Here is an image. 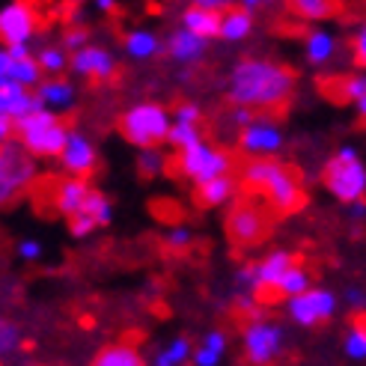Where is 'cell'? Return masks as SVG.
<instances>
[{
    "mask_svg": "<svg viewBox=\"0 0 366 366\" xmlns=\"http://www.w3.org/2000/svg\"><path fill=\"white\" fill-rule=\"evenodd\" d=\"M295 89V75L283 63H274L265 57L239 60L229 71L227 99L242 107H280Z\"/></svg>",
    "mask_w": 366,
    "mask_h": 366,
    "instance_id": "cell-1",
    "label": "cell"
},
{
    "mask_svg": "<svg viewBox=\"0 0 366 366\" xmlns=\"http://www.w3.org/2000/svg\"><path fill=\"white\" fill-rule=\"evenodd\" d=\"M15 137L21 140V146L33 158H57L66 146L69 128L63 125L60 114L42 107V111L15 122Z\"/></svg>",
    "mask_w": 366,
    "mask_h": 366,
    "instance_id": "cell-2",
    "label": "cell"
},
{
    "mask_svg": "<svg viewBox=\"0 0 366 366\" xmlns=\"http://www.w3.org/2000/svg\"><path fill=\"white\" fill-rule=\"evenodd\" d=\"M117 125H119V134L132 146H137V149H149V146L167 143L170 128H173L167 107L152 104V102L128 107V111L119 117Z\"/></svg>",
    "mask_w": 366,
    "mask_h": 366,
    "instance_id": "cell-3",
    "label": "cell"
},
{
    "mask_svg": "<svg viewBox=\"0 0 366 366\" xmlns=\"http://www.w3.org/2000/svg\"><path fill=\"white\" fill-rule=\"evenodd\" d=\"M325 188L331 191L340 203H355L366 194V167L357 158L355 146H342V149L325 164L322 170Z\"/></svg>",
    "mask_w": 366,
    "mask_h": 366,
    "instance_id": "cell-4",
    "label": "cell"
},
{
    "mask_svg": "<svg viewBox=\"0 0 366 366\" xmlns=\"http://www.w3.org/2000/svg\"><path fill=\"white\" fill-rule=\"evenodd\" d=\"M176 167L188 182L203 185V182H209V179H217V176L229 173L232 158L227 152H221V149H214V146H209L206 140H199V143L188 146V149H179Z\"/></svg>",
    "mask_w": 366,
    "mask_h": 366,
    "instance_id": "cell-5",
    "label": "cell"
},
{
    "mask_svg": "<svg viewBox=\"0 0 366 366\" xmlns=\"http://www.w3.org/2000/svg\"><path fill=\"white\" fill-rule=\"evenodd\" d=\"M227 232H229V239L235 244L253 247V244H259V242L268 239V232H271V214L265 212V206L253 203V199H244V203H239V206L229 212Z\"/></svg>",
    "mask_w": 366,
    "mask_h": 366,
    "instance_id": "cell-6",
    "label": "cell"
},
{
    "mask_svg": "<svg viewBox=\"0 0 366 366\" xmlns=\"http://www.w3.org/2000/svg\"><path fill=\"white\" fill-rule=\"evenodd\" d=\"M244 355L253 366H268L271 360H277L283 345H286V334L280 325L265 322V319H253L244 327Z\"/></svg>",
    "mask_w": 366,
    "mask_h": 366,
    "instance_id": "cell-7",
    "label": "cell"
},
{
    "mask_svg": "<svg viewBox=\"0 0 366 366\" xmlns=\"http://www.w3.org/2000/svg\"><path fill=\"white\" fill-rule=\"evenodd\" d=\"M298 265V256H292L289 250H271L262 262H256V286L253 295L259 298V304H277L283 301L280 283L289 274V268Z\"/></svg>",
    "mask_w": 366,
    "mask_h": 366,
    "instance_id": "cell-8",
    "label": "cell"
},
{
    "mask_svg": "<svg viewBox=\"0 0 366 366\" xmlns=\"http://www.w3.org/2000/svg\"><path fill=\"white\" fill-rule=\"evenodd\" d=\"M337 313V295L327 289H307L295 298H286V316L301 327H316Z\"/></svg>",
    "mask_w": 366,
    "mask_h": 366,
    "instance_id": "cell-9",
    "label": "cell"
},
{
    "mask_svg": "<svg viewBox=\"0 0 366 366\" xmlns=\"http://www.w3.org/2000/svg\"><path fill=\"white\" fill-rule=\"evenodd\" d=\"M33 155L24 149V146H15L6 143L4 146V155H0V197L9 199L24 191L30 182H33Z\"/></svg>",
    "mask_w": 366,
    "mask_h": 366,
    "instance_id": "cell-10",
    "label": "cell"
},
{
    "mask_svg": "<svg viewBox=\"0 0 366 366\" xmlns=\"http://www.w3.org/2000/svg\"><path fill=\"white\" fill-rule=\"evenodd\" d=\"M262 197L268 199V206H271L274 212H280V214H292V212L304 209V203H307V194H304V188H301L295 170L286 167V164H280L277 173L271 176V182L265 185Z\"/></svg>",
    "mask_w": 366,
    "mask_h": 366,
    "instance_id": "cell-11",
    "label": "cell"
},
{
    "mask_svg": "<svg viewBox=\"0 0 366 366\" xmlns=\"http://www.w3.org/2000/svg\"><path fill=\"white\" fill-rule=\"evenodd\" d=\"M36 33V9L30 6V0H12L0 9V36L6 45L15 42H30Z\"/></svg>",
    "mask_w": 366,
    "mask_h": 366,
    "instance_id": "cell-12",
    "label": "cell"
},
{
    "mask_svg": "<svg viewBox=\"0 0 366 366\" xmlns=\"http://www.w3.org/2000/svg\"><path fill=\"white\" fill-rule=\"evenodd\" d=\"M60 164L63 170H69L71 176H89L96 173L99 167V155H96V146L89 143V137L81 132V128H71L69 137H66V146L60 152Z\"/></svg>",
    "mask_w": 366,
    "mask_h": 366,
    "instance_id": "cell-13",
    "label": "cell"
},
{
    "mask_svg": "<svg viewBox=\"0 0 366 366\" xmlns=\"http://www.w3.org/2000/svg\"><path fill=\"white\" fill-rule=\"evenodd\" d=\"M75 75L84 78H93V81H107L117 71V60L107 48H96V45H86L81 51L71 54V66H69Z\"/></svg>",
    "mask_w": 366,
    "mask_h": 366,
    "instance_id": "cell-14",
    "label": "cell"
},
{
    "mask_svg": "<svg viewBox=\"0 0 366 366\" xmlns=\"http://www.w3.org/2000/svg\"><path fill=\"white\" fill-rule=\"evenodd\" d=\"M239 146L244 152H250V155H274L283 146V132L274 122L259 119V122L242 128Z\"/></svg>",
    "mask_w": 366,
    "mask_h": 366,
    "instance_id": "cell-15",
    "label": "cell"
},
{
    "mask_svg": "<svg viewBox=\"0 0 366 366\" xmlns=\"http://www.w3.org/2000/svg\"><path fill=\"white\" fill-rule=\"evenodd\" d=\"M93 191L86 185V179L84 176H69L63 182H57L54 185V209H57L63 217H71V214H78L86 203V194Z\"/></svg>",
    "mask_w": 366,
    "mask_h": 366,
    "instance_id": "cell-16",
    "label": "cell"
},
{
    "mask_svg": "<svg viewBox=\"0 0 366 366\" xmlns=\"http://www.w3.org/2000/svg\"><path fill=\"white\" fill-rule=\"evenodd\" d=\"M209 48V39L206 36H199L188 27H182V30H173L170 33V39H167V54L176 60V63H199V57L206 54Z\"/></svg>",
    "mask_w": 366,
    "mask_h": 366,
    "instance_id": "cell-17",
    "label": "cell"
},
{
    "mask_svg": "<svg viewBox=\"0 0 366 366\" xmlns=\"http://www.w3.org/2000/svg\"><path fill=\"white\" fill-rule=\"evenodd\" d=\"M42 66L39 60H33V57H24V60H15L12 54L4 48L0 51V78H12L18 84H24V86H39L42 84Z\"/></svg>",
    "mask_w": 366,
    "mask_h": 366,
    "instance_id": "cell-18",
    "label": "cell"
},
{
    "mask_svg": "<svg viewBox=\"0 0 366 366\" xmlns=\"http://www.w3.org/2000/svg\"><path fill=\"white\" fill-rule=\"evenodd\" d=\"M322 93L331 96L334 102H360L366 99V69L352 71V75H334L322 84Z\"/></svg>",
    "mask_w": 366,
    "mask_h": 366,
    "instance_id": "cell-19",
    "label": "cell"
},
{
    "mask_svg": "<svg viewBox=\"0 0 366 366\" xmlns=\"http://www.w3.org/2000/svg\"><path fill=\"white\" fill-rule=\"evenodd\" d=\"M221 24H224V12L221 9H206V6H194L191 4L185 12H182V27L206 36V39L221 36Z\"/></svg>",
    "mask_w": 366,
    "mask_h": 366,
    "instance_id": "cell-20",
    "label": "cell"
},
{
    "mask_svg": "<svg viewBox=\"0 0 366 366\" xmlns=\"http://www.w3.org/2000/svg\"><path fill=\"white\" fill-rule=\"evenodd\" d=\"M36 93H39L45 107H48V111H54V114L69 111V107L75 104V86H71L66 78H60V75L42 81L39 86H36Z\"/></svg>",
    "mask_w": 366,
    "mask_h": 366,
    "instance_id": "cell-21",
    "label": "cell"
},
{
    "mask_svg": "<svg viewBox=\"0 0 366 366\" xmlns=\"http://www.w3.org/2000/svg\"><path fill=\"white\" fill-rule=\"evenodd\" d=\"M232 188L235 182L229 173L217 176V179H209L203 185H194V203L203 206V209H214V206H224L227 199L232 197Z\"/></svg>",
    "mask_w": 366,
    "mask_h": 366,
    "instance_id": "cell-22",
    "label": "cell"
},
{
    "mask_svg": "<svg viewBox=\"0 0 366 366\" xmlns=\"http://www.w3.org/2000/svg\"><path fill=\"white\" fill-rule=\"evenodd\" d=\"M253 30V12L244 6H229L224 9V24H221V39L224 42H242Z\"/></svg>",
    "mask_w": 366,
    "mask_h": 366,
    "instance_id": "cell-23",
    "label": "cell"
},
{
    "mask_svg": "<svg viewBox=\"0 0 366 366\" xmlns=\"http://www.w3.org/2000/svg\"><path fill=\"white\" fill-rule=\"evenodd\" d=\"M89 366H146V360L140 357V352L134 349V345L114 342V345H104Z\"/></svg>",
    "mask_w": 366,
    "mask_h": 366,
    "instance_id": "cell-24",
    "label": "cell"
},
{
    "mask_svg": "<svg viewBox=\"0 0 366 366\" xmlns=\"http://www.w3.org/2000/svg\"><path fill=\"white\" fill-rule=\"evenodd\" d=\"M304 51H307V60L313 66H322L334 57L337 51V39L327 30H310L307 33V42H304Z\"/></svg>",
    "mask_w": 366,
    "mask_h": 366,
    "instance_id": "cell-25",
    "label": "cell"
},
{
    "mask_svg": "<svg viewBox=\"0 0 366 366\" xmlns=\"http://www.w3.org/2000/svg\"><path fill=\"white\" fill-rule=\"evenodd\" d=\"M125 45V54L128 57H134V60H149L158 54V36L149 33V30H132L122 39Z\"/></svg>",
    "mask_w": 366,
    "mask_h": 366,
    "instance_id": "cell-26",
    "label": "cell"
},
{
    "mask_svg": "<svg viewBox=\"0 0 366 366\" xmlns=\"http://www.w3.org/2000/svg\"><path fill=\"white\" fill-rule=\"evenodd\" d=\"M289 6L295 15L307 18V21H322V18L334 15L337 0H289Z\"/></svg>",
    "mask_w": 366,
    "mask_h": 366,
    "instance_id": "cell-27",
    "label": "cell"
},
{
    "mask_svg": "<svg viewBox=\"0 0 366 366\" xmlns=\"http://www.w3.org/2000/svg\"><path fill=\"white\" fill-rule=\"evenodd\" d=\"M36 60H39V66H42V71L45 75H60V71L66 69V66H71V54L60 45V48H42L39 54H36Z\"/></svg>",
    "mask_w": 366,
    "mask_h": 366,
    "instance_id": "cell-28",
    "label": "cell"
},
{
    "mask_svg": "<svg viewBox=\"0 0 366 366\" xmlns=\"http://www.w3.org/2000/svg\"><path fill=\"white\" fill-rule=\"evenodd\" d=\"M307 289H313V277H310V271L301 268V265L289 268V274H286L283 283H280L283 298H295V295H301V292H307Z\"/></svg>",
    "mask_w": 366,
    "mask_h": 366,
    "instance_id": "cell-29",
    "label": "cell"
},
{
    "mask_svg": "<svg viewBox=\"0 0 366 366\" xmlns=\"http://www.w3.org/2000/svg\"><path fill=\"white\" fill-rule=\"evenodd\" d=\"M199 140H203V132H199V125H191V122H173L170 137H167V143L176 146V149H188V146Z\"/></svg>",
    "mask_w": 366,
    "mask_h": 366,
    "instance_id": "cell-30",
    "label": "cell"
},
{
    "mask_svg": "<svg viewBox=\"0 0 366 366\" xmlns=\"http://www.w3.org/2000/svg\"><path fill=\"white\" fill-rule=\"evenodd\" d=\"M164 167H167V158H164V152L158 149V146H149V149H140L137 155V170L149 179V176H161Z\"/></svg>",
    "mask_w": 366,
    "mask_h": 366,
    "instance_id": "cell-31",
    "label": "cell"
},
{
    "mask_svg": "<svg viewBox=\"0 0 366 366\" xmlns=\"http://www.w3.org/2000/svg\"><path fill=\"white\" fill-rule=\"evenodd\" d=\"M84 209H86V212H93V214L99 217V224H102V227H107V224H111V217H114V206H111V199H107L99 188H93V191L86 194Z\"/></svg>",
    "mask_w": 366,
    "mask_h": 366,
    "instance_id": "cell-32",
    "label": "cell"
},
{
    "mask_svg": "<svg viewBox=\"0 0 366 366\" xmlns=\"http://www.w3.org/2000/svg\"><path fill=\"white\" fill-rule=\"evenodd\" d=\"M99 227H102L99 217H96L93 212H86V209H81L78 214L69 217V232L75 235V239H86V235H93Z\"/></svg>",
    "mask_w": 366,
    "mask_h": 366,
    "instance_id": "cell-33",
    "label": "cell"
},
{
    "mask_svg": "<svg viewBox=\"0 0 366 366\" xmlns=\"http://www.w3.org/2000/svg\"><path fill=\"white\" fill-rule=\"evenodd\" d=\"M345 355L352 360H363L366 357V327L352 325V331L345 334Z\"/></svg>",
    "mask_w": 366,
    "mask_h": 366,
    "instance_id": "cell-34",
    "label": "cell"
},
{
    "mask_svg": "<svg viewBox=\"0 0 366 366\" xmlns=\"http://www.w3.org/2000/svg\"><path fill=\"white\" fill-rule=\"evenodd\" d=\"M191 239H194V235H191L188 227H173V229L167 232V239H164V244H167L170 253H182V250H188Z\"/></svg>",
    "mask_w": 366,
    "mask_h": 366,
    "instance_id": "cell-35",
    "label": "cell"
},
{
    "mask_svg": "<svg viewBox=\"0 0 366 366\" xmlns=\"http://www.w3.org/2000/svg\"><path fill=\"white\" fill-rule=\"evenodd\" d=\"M164 357L173 360V363H182V360H188L194 357V349H191V340L188 337H176L167 349H164Z\"/></svg>",
    "mask_w": 366,
    "mask_h": 366,
    "instance_id": "cell-36",
    "label": "cell"
},
{
    "mask_svg": "<svg viewBox=\"0 0 366 366\" xmlns=\"http://www.w3.org/2000/svg\"><path fill=\"white\" fill-rule=\"evenodd\" d=\"M18 340H21V337H18V327H15L12 322H4V325H0V352H4V355H12V352L18 349Z\"/></svg>",
    "mask_w": 366,
    "mask_h": 366,
    "instance_id": "cell-37",
    "label": "cell"
},
{
    "mask_svg": "<svg viewBox=\"0 0 366 366\" xmlns=\"http://www.w3.org/2000/svg\"><path fill=\"white\" fill-rule=\"evenodd\" d=\"M63 48H66L69 54H75V51L86 48V30H81V27H69V30L63 33Z\"/></svg>",
    "mask_w": 366,
    "mask_h": 366,
    "instance_id": "cell-38",
    "label": "cell"
},
{
    "mask_svg": "<svg viewBox=\"0 0 366 366\" xmlns=\"http://www.w3.org/2000/svg\"><path fill=\"white\" fill-rule=\"evenodd\" d=\"M199 117H203V111H199V104H194V102H182V104L176 107V122L199 125Z\"/></svg>",
    "mask_w": 366,
    "mask_h": 366,
    "instance_id": "cell-39",
    "label": "cell"
},
{
    "mask_svg": "<svg viewBox=\"0 0 366 366\" xmlns=\"http://www.w3.org/2000/svg\"><path fill=\"white\" fill-rule=\"evenodd\" d=\"M194 366H217V360H221V352H214V349H209V345L203 342L199 349H194Z\"/></svg>",
    "mask_w": 366,
    "mask_h": 366,
    "instance_id": "cell-40",
    "label": "cell"
},
{
    "mask_svg": "<svg viewBox=\"0 0 366 366\" xmlns=\"http://www.w3.org/2000/svg\"><path fill=\"white\" fill-rule=\"evenodd\" d=\"M15 250H18V256H21V259H27V262H33V259H39V256H42V244L36 242V239H24Z\"/></svg>",
    "mask_w": 366,
    "mask_h": 366,
    "instance_id": "cell-41",
    "label": "cell"
},
{
    "mask_svg": "<svg viewBox=\"0 0 366 366\" xmlns=\"http://www.w3.org/2000/svg\"><path fill=\"white\" fill-rule=\"evenodd\" d=\"M352 51H355V63H357L360 69H366V24H363V27H360V33L355 36Z\"/></svg>",
    "mask_w": 366,
    "mask_h": 366,
    "instance_id": "cell-42",
    "label": "cell"
},
{
    "mask_svg": "<svg viewBox=\"0 0 366 366\" xmlns=\"http://www.w3.org/2000/svg\"><path fill=\"white\" fill-rule=\"evenodd\" d=\"M232 107H235V111H232V122H235V125L247 128V125H253V122H256L253 107H242V104H232Z\"/></svg>",
    "mask_w": 366,
    "mask_h": 366,
    "instance_id": "cell-43",
    "label": "cell"
},
{
    "mask_svg": "<svg viewBox=\"0 0 366 366\" xmlns=\"http://www.w3.org/2000/svg\"><path fill=\"white\" fill-rule=\"evenodd\" d=\"M345 301H349L352 310L363 313V310H366V292H360V289H349V292H345Z\"/></svg>",
    "mask_w": 366,
    "mask_h": 366,
    "instance_id": "cell-44",
    "label": "cell"
},
{
    "mask_svg": "<svg viewBox=\"0 0 366 366\" xmlns=\"http://www.w3.org/2000/svg\"><path fill=\"white\" fill-rule=\"evenodd\" d=\"M206 345H209V349H214V352H221V355H224V349H227V337H224L221 331H212V334L206 337Z\"/></svg>",
    "mask_w": 366,
    "mask_h": 366,
    "instance_id": "cell-45",
    "label": "cell"
},
{
    "mask_svg": "<svg viewBox=\"0 0 366 366\" xmlns=\"http://www.w3.org/2000/svg\"><path fill=\"white\" fill-rule=\"evenodd\" d=\"M6 51L12 54L15 60H24V57H30V42H15V45H6Z\"/></svg>",
    "mask_w": 366,
    "mask_h": 366,
    "instance_id": "cell-46",
    "label": "cell"
},
{
    "mask_svg": "<svg viewBox=\"0 0 366 366\" xmlns=\"http://www.w3.org/2000/svg\"><path fill=\"white\" fill-rule=\"evenodd\" d=\"M194 6H206V9H229L232 0H191Z\"/></svg>",
    "mask_w": 366,
    "mask_h": 366,
    "instance_id": "cell-47",
    "label": "cell"
},
{
    "mask_svg": "<svg viewBox=\"0 0 366 366\" xmlns=\"http://www.w3.org/2000/svg\"><path fill=\"white\" fill-rule=\"evenodd\" d=\"M349 217H352V221L366 217V199H355V203H349Z\"/></svg>",
    "mask_w": 366,
    "mask_h": 366,
    "instance_id": "cell-48",
    "label": "cell"
},
{
    "mask_svg": "<svg viewBox=\"0 0 366 366\" xmlns=\"http://www.w3.org/2000/svg\"><path fill=\"white\" fill-rule=\"evenodd\" d=\"M93 6L99 12H114L117 9V0H93Z\"/></svg>",
    "mask_w": 366,
    "mask_h": 366,
    "instance_id": "cell-49",
    "label": "cell"
},
{
    "mask_svg": "<svg viewBox=\"0 0 366 366\" xmlns=\"http://www.w3.org/2000/svg\"><path fill=\"white\" fill-rule=\"evenodd\" d=\"M271 0H242V6L244 9H250V12H256V9H262V6H268Z\"/></svg>",
    "mask_w": 366,
    "mask_h": 366,
    "instance_id": "cell-50",
    "label": "cell"
},
{
    "mask_svg": "<svg viewBox=\"0 0 366 366\" xmlns=\"http://www.w3.org/2000/svg\"><path fill=\"white\" fill-rule=\"evenodd\" d=\"M355 107H357V117H360V122H366V99H360Z\"/></svg>",
    "mask_w": 366,
    "mask_h": 366,
    "instance_id": "cell-51",
    "label": "cell"
},
{
    "mask_svg": "<svg viewBox=\"0 0 366 366\" xmlns=\"http://www.w3.org/2000/svg\"><path fill=\"white\" fill-rule=\"evenodd\" d=\"M155 366H176V363L164 357V352H158V357H155Z\"/></svg>",
    "mask_w": 366,
    "mask_h": 366,
    "instance_id": "cell-52",
    "label": "cell"
},
{
    "mask_svg": "<svg viewBox=\"0 0 366 366\" xmlns=\"http://www.w3.org/2000/svg\"><path fill=\"white\" fill-rule=\"evenodd\" d=\"M355 325H360V327H366V310H363V313L355 319Z\"/></svg>",
    "mask_w": 366,
    "mask_h": 366,
    "instance_id": "cell-53",
    "label": "cell"
}]
</instances>
